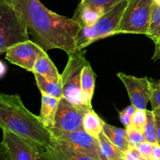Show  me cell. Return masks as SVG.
<instances>
[{"label": "cell", "instance_id": "cell-1", "mask_svg": "<svg viewBox=\"0 0 160 160\" xmlns=\"http://www.w3.org/2000/svg\"><path fill=\"white\" fill-rule=\"evenodd\" d=\"M9 4L24 20L28 31L45 52L76 51V38L81 26L73 20L47 9L40 0H0Z\"/></svg>", "mask_w": 160, "mask_h": 160}, {"label": "cell", "instance_id": "cell-2", "mask_svg": "<svg viewBox=\"0 0 160 160\" xmlns=\"http://www.w3.org/2000/svg\"><path fill=\"white\" fill-rule=\"evenodd\" d=\"M0 128L17 134L40 152L51 144V131L28 110L19 95H0Z\"/></svg>", "mask_w": 160, "mask_h": 160}, {"label": "cell", "instance_id": "cell-3", "mask_svg": "<svg viewBox=\"0 0 160 160\" xmlns=\"http://www.w3.org/2000/svg\"><path fill=\"white\" fill-rule=\"evenodd\" d=\"M127 4L128 0L118 3L93 25L81 28L76 38V50L84 49L100 39L115 35Z\"/></svg>", "mask_w": 160, "mask_h": 160}, {"label": "cell", "instance_id": "cell-4", "mask_svg": "<svg viewBox=\"0 0 160 160\" xmlns=\"http://www.w3.org/2000/svg\"><path fill=\"white\" fill-rule=\"evenodd\" d=\"M28 28L19 14L5 2L0 1V53L13 45L29 41Z\"/></svg>", "mask_w": 160, "mask_h": 160}, {"label": "cell", "instance_id": "cell-5", "mask_svg": "<svg viewBox=\"0 0 160 160\" xmlns=\"http://www.w3.org/2000/svg\"><path fill=\"white\" fill-rule=\"evenodd\" d=\"M154 0H128L120 24L115 33L147 35Z\"/></svg>", "mask_w": 160, "mask_h": 160}, {"label": "cell", "instance_id": "cell-6", "mask_svg": "<svg viewBox=\"0 0 160 160\" xmlns=\"http://www.w3.org/2000/svg\"><path fill=\"white\" fill-rule=\"evenodd\" d=\"M85 53V49H81L68 54V60L61 76L64 98L76 106L88 108L82 104L81 93V73L83 68L89 63Z\"/></svg>", "mask_w": 160, "mask_h": 160}, {"label": "cell", "instance_id": "cell-7", "mask_svg": "<svg viewBox=\"0 0 160 160\" xmlns=\"http://www.w3.org/2000/svg\"><path fill=\"white\" fill-rule=\"evenodd\" d=\"M52 142L63 148L99 160V141L92 137L84 128L71 131L50 129Z\"/></svg>", "mask_w": 160, "mask_h": 160}, {"label": "cell", "instance_id": "cell-8", "mask_svg": "<svg viewBox=\"0 0 160 160\" xmlns=\"http://www.w3.org/2000/svg\"><path fill=\"white\" fill-rule=\"evenodd\" d=\"M2 140L1 147L9 160H40L41 152L7 128H1Z\"/></svg>", "mask_w": 160, "mask_h": 160}, {"label": "cell", "instance_id": "cell-9", "mask_svg": "<svg viewBox=\"0 0 160 160\" xmlns=\"http://www.w3.org/2000/svg\"><path fill=\"white\" fill-rule=\"evenodd\" d=\"M89 110L88 108L73 104L62 97L59 99L53 128L63 131H76L83 128L84 117Z\"/></svg>", "mask_w": 160, "mask_h": 160}, {"label": "cell", "instance_id": "cell-10", "mask_svg": "<svg viewBox=\"0 0 160 160\" xmlns=\"http://www.w3.org/2000/svg\"><path fill=\"white\" fill-rule=\"evenodd\" d=\"M117 75L125 86L131 104L138 109L146 110L151 96V81L148 78H136L123 73H117Z\"/></svg>", "mask_w": 160, "mask_h": 160}, {"label": "cell", "instance_id": "cell-11", "mask_svg": "<svg viewBox=\"0 0 160 160\" xmlns=\"http://www.w3.org/2000/svg\"><path fill=\"white\" fill-rule=\"evenodd\" d=\"M43 51L38 44L29 40L9 48L5 52V58L10 63L32 72L36 60Z\"/></svg>", "mask_w": 160, "mask_h": 160}, {"label": "cell", "instance_id": "cell-12", "mask_svg": "<svg viewBox=\"0 0 160 160\" xmlns=\"http://www.w3.org/2000/svg\"><path fill=\"white\" fill-rule=\"evenodd\" d=\"M45 160H98L91 156L63 148L52 142L42 152Z\"/></svg>", "mask_w": 160, "mask_h": 160}, {"label": "cell", "instance_id": "cell-13", "mask_svg": "<svg viewBox=\"0 0 160 160\" xmlns=\"http://www.w3.org/2000/svg\"><path fill=\"white\" fill-rule=\"evenodd\" d=\"M95 72L88 63L83 68L81 79V101L82 104L88 109H92V100L95 92Z\"/></svg>", "mask_w": 160, "mask_h": 160}, {"label": "cell", "instance_id": "cell-14", "mask_svg": "<svg viewBox=\"0 0 160 160\" xmlns=\"http://www.w3.org/2000/svg\"><path fill=\"white\" fill-rule=\"evenodd\" d=\"M32 73H38L49 81L62 83V76L45 51L42 52L37 59Z\"/></svg>", "mask_w": 160, "mask_h": 160}, {"label": "cell", "instance_id": "cell-15", "mask_svg": "<svg viewBox=\"0 0 160 160\" xmlns=\"http://www.w3.org/2000/svg\"><path fill=\"white\" fill-rule=\"evenodd\" d=\"M41 94H42V106H41V111L38 117L42 123L48 129H52L55 125L59 98H55L45 93Z\"/></svg>", "mask_w": 160, "mask_h": 160}, {"label": "cell", "instance_id": "cell-16", "mask_svg": "<svg viewBox=\"0 0 160 160\" xmlns=\"http://www.w3.org/2000/svg\"><path fill=\"white\" fill-rule=\"evenodd\" d=\"M102 16V14L100 13L95 8L81 2L72 18L81 26V28H85L93 25Z\"/></svg>", "mask_w": 160, "mask_h": 160}, {"label": "cell", "instance_id": "cell-17", "mask_svg": "<svg viewBox=\"0 0 160 160\" xmlns=\"http://www.w3.org/2000/svg\"><path fill=\"white\" fill-rule=\"evenodd\" d=\"M102 131L108 139L122 152H125L131 148L126 128H117L105 123Z\"/></svg>", "mask_w": 160, "mask_h": 160}, {"label": "cell", "instance_id": "cell-18", "mask_svg": "<svg viewBox=\"0 0 160 160\" xmlns=\"http://www.w3.org/2000/svg\"><path fill=\"white\" fill-rule=\"evenodd\" d=\"M99 160H117L124 156V152H122L116 145H114L102 132L99 138Z\"/></svg>", "mask_w": 160, "mask_h": 160}, {"label": "cell", "instance_id": "cell-19", "mask_svg": "<svg viewBox=\"0 0 160 160\" xmlns=\"http://www.w3.org/2000/svg\"><path fill=\"white\" fill-rule=\"evenodd\" d=\"M105 122L100 118L93 109H90L85 114L83 120V128L91 136L98 139L100 134L103 131Z\"/></svg>", "mask_w": 160, "mask_h": 160}, {"label": "cell", "instance_id": "cell-20", "mask_svg": "<svg viewBox=\"0 0 160 160\" xmlns=\"http://www.w3.org/2000/svg\"><path fill=\"white\" fill-rule=\"evenodd\" d=\"M34 75L35 78L36 84L41 93H45L59 99L63 97L62 83L49 81L38 73H34Z\"/></svg>", "mask_w": 160, "mask_h": 160}, {"label": "cell", "instance_id": "cell-21", "mask_svg": "<svg viewBox=\"0 0 160 160\" xmlns=\"http://www.w3.org/2000/svg\"><path fill=\"white\" fill-rule=\"evenodd\" d=\"M147 37L156 42L160 38V6L153 3Z\"/></svg>", "mask_w": 160, "mask_h": 160}, {"label": "cell", "instance_id": "cell-22", "mask_svg": "<svg viewBox=\"0 0 160 160\" xmlns=\"http://www.w3.org/2000/svg\"><path fill=\"white\" fill-rule=\"evenodd\" d=\"M147 120L146 123L144 130V135L145 140L150 143L156 144L157 142V129H156V119H155L154 112L152 110H147L146 109Z\"/></svg>", "mask_w": 160, "mask_h": 160}, {"label": "cell", "instance_id": "cell-23", "mask_svg": "<svg viewBox=\"0 0 160 160\" xmlns=\"http://www.w3.org/2000/svg\"><path fill=\"white\" fill-rule=\"evenodd\" d=\"M123 1L126 0H81V2L92 6L103 15Z\"/></svg>", "mask_w": 160, "mask_h": 160}, {"label": "cell", "instance_id": "cell-24", "mask_svg": "<svg viewBox=\"0 0 160 160\" xmlns=\"http://www.w3.org/2000/svg\"><path fill=\"white\" fill-rule=\"evenodd\" d=\"M127 132H128V138L129 140L130 145L131 148L133 147H136L139 144L142 143V142H145V138L144 135V133H142L141 131H138L132 126L130 128H126Z\"/></svg>", "mask_w": 160, "mask_h": 160}, {"label": "cell", "instance_id": "cell-25", "mask_svg": "<svg viewBox=\"0 0 160 160\" xmlns=\"http://www.w3.org/2000/svg\"><path fill=\"white\" fill-rule=\"evenodd\" d=\"M146 120V110L138 109L135 113L132 116V125L131 126L135 128V129H137L138 131L144 133Z\"/></svg>", "mask_w": 160, "mask_h": 160}, {"label": "cell", "instance_id": "cell-26", "mask_svg": "<svg viewBox=\"0 0 160 160\" xmlns=\"http://www.w3.org/2000/svg\"><path fill=\"white\" fill-rule=\"evenodd\" d=\"M151 81L150 102L152 105V110H160V87L155 84L154 81Z\"/></svg>", "mask_w": 160, "mask_h": 160}, {"label": "cell", "instance_id": "cell-27", "mask_svg": "<svg viewBox=\"0 0 160 160\" xmlns=\"http://www.w3.org/2000/svg\"><path fill=\"white\" fill-rule=\"evenodd\" d=\"M136 148H138L139 152L142 155V156L145 159L147 160H151V154L153 148L152 143H150V142L145 141V142L138 145Z\"/></svg>", "mask_w": 160, "mask_h": 160}, {"label": "cell", "instance_id": "cell-28", "mask_svg": "<svg viewBox=\"0 0 160 160\" xmlns=\"http://www.w3.org/2000/svg\"><path fill=\"white\" fill-rule=\"evenodd\" d=\"M123 157L126 160H147L139 152L136 147L129 148L128 151L125 152Z\"/></svg>", "mask_w": 160, "mask_h": 160}, {"label": "cell", "instance_id": "cell-29", "mask_svg": "<svg viewBox=\"0 0 160 160\" xmlns=\"http://www.w3.org/2000/svg\"><path fill=\"white\" fill-rule=\"evenodd\" d=\"M119 115H120V122L124 126L125 128H128L131 127V125H132V117L127 115L123 111L119 112Z\"/></svg>", "mask_w": 160, "mask_h": 160}, {"label": "cell", "instance_id": "cell-30", "mask_svg": "<svg viewBox=\"0 0 160 160\" xmlns=\"http://www.w3.org/2000/svg\"><path fill=\"white\" fill-rule=\"evenodd\" d=\"M151 160H160V145L159 143L153 144Z\"/></svg>", "mask_w": 160, "mask_h": 160}, {"label": "cell", "instance_id": "cell-31", "mask_svg": "<svg viewBox=\"0 0 160 160\" xmlns=\"http://www.w3.org/2000/svg\"><path fill=\"white\" fill-rule=\"evenodd\" d=\"M156 119V129H157V142L160 145V110L153 111Z\"/></svg>", "mask_w": 160, "mask_h": 160}, {"label": "cell", "instance_id": "cell-32", "mask_svg": "<svg viewBox=\"0 0 160 160\" xmlns=\"http://www.w3.org/2000/svg\"><path fill=\"white\" fill-rule=\"evenodd\" d=\"M155 52L152 56L153 61H157L160 59V38L155 42Z\"/></svg>", "mask_w": 160, "mask_h": 160}, {"label": "cell", "instance_id": "cell-33", "mask_svg": "<svg viewBox=\"0 0 160 160\" xmlns=\"http://www.w3.org/2000/svg\"><path fill=\"white\" fill-rule=\"evenodd\" d=\"M137 110H138L137 108H136L134 105L131 104V106H128L127 108H125V109L123 110V112H124L125 114H127V115L132 117V116L135 113L136 111Z\"/></svg>", "mask_w": 160, "mask_h": 160}, {"label": "cell", "instance_id": "cell-34", "mask_svg": "<svg viewBox=\"0 0 160 160\" xmlns=\"http://www.w3.org/2000/svg\"><path fill=\"white\" fill-rule=\"evenodd\" d=\"M1 160H9L7 154H6L5 150L3 149L2 147H1Z\"/></svg>", "mask_w": 160, "mask_h": 160}, {"label": "cell", "instance_id": "cell-35", "mask_svg": "<svg viewBox=\"0 0 160 160\" xmlns=\"http://www.w3.org/2000/svg\"><path fill=\"white\" fill-rule=\"evenodd\" d=\"M154 2L156 3V4L159 5V6H160V0H154Z\"/></svg>", "mask_w": 160, "mask_h": 160}, {"label": "cell", "instance_id": "cell-36", "mask_svg": "<svg viewBox=\"0 0 160 160\" xmlns=\"http://www.w3.org/2000/svg\"><path fill=\"white\" fill-rule=\"evenodd\" d=\"M155 84L157 86H159V87H160V80H159L158 81H155Z\"/></svg>", "mask_w": 160, "mask_h": 160}, {"label": "cell", "instance_id": "cell-37", "mask_svg": "<svg viewBox=\"0 0 160 160\" xmlns=\"http://www.w3.org/2000/svg\"><path fill=\"white\" fill-rule=\"evenodd\" d=\"M40 160H45V158H44V156H42V152H41V156H40Z\"/></svg>", "mask_w": 160, "mask_h": 160}, {"label": "cell", "instance_id": "cell-38", "mask_svg": "<svg viewBox=\"0 0 160 160\" xmlns=\"http://www.w3.org/2000/svg\"><path fill=\"white\" fill-rule=\"evenodd\" d=\"M117 160H126L124 159V157H121V158H119V159H117Z\"/></svg>", "mask_w": 160, "mask_h": 160}]
</instances>
